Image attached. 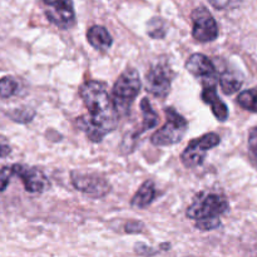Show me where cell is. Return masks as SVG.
Masks as SVG:
<instances>
[{
	"label": "cell",
	"instance_id": "obj_1",
	"mask_svg": "<svg viewBox=\"0 0 257 257\" xmlns=\"http://www.w3.org/2000/svg\"><path fill=\"white\" fill-rule=\"evenodd\" d=\"M79 95L88 114L77 119L78 127L89 141L98 143L115 130L119 114L114 107L107 84L99 80H87L79 89Z\"/></svg>",
	"mask_w": 257,
	"mask_h": 257
},
{
	"label": "cell",
	"instance_id": "obj_2",
	"mask_svg": "<svg viewBox=\"0 0 257 257\" xmlns=\"http://www.w3.org/2000/svg\"><path fill=\"white\" fill-rule=\"evenodd\" d=\"M228 211V202L225 196L218 193H202L186 211V216L195 221V226L201 231L215 230L221 225V216Z\"/></svg>",
	"mask_w": 257,
	"mask_h": 257
},
{
	"label": "cell",
	"instance_id": "obj_3",
	"mask_svg": "<svg viewBox=\"0 0 257 257\" xmlns=\"http://www.w3.org/2000/svg\"><path fill=\"white\" fill-rule=\"evenodd\" d=\"M141 78L135 68H127L112 89V100L119 115H127L141 90Z\"/></svg>",
	"mask_w": 257,
	"mask_h": 257
},
{
	"label": "cell",
	"instance_id": "obj_4",
	"mask_svg": "<svg viewBox=\"0 0 257 257\" xmlns=\"http://www.w3.org/2000/svg\"><path fill=\"white\" fill-rule=\"evenodd\" d=\"M166 123L153 133L151 142L156 147H167V146H173L180 142L186 135L188 123L183 115L176 112L175 108L170 107L166 108Z\"/></svg>",
	"mask_w": 257,
	"mask_h": 257
},
{
	"label": "cell",
	"instance_id": "obj_5",
	"mask_svg": "<svg viewBox=\"0 0 257 257\" xmlns=\"http://www.w3.org/2000/svg\"><path fill=\"white\" fill-rule=\"evenodd\" d=\"M220 142V136L216 133H206L200 138L193 140L181 155V160L185 167L195 168L202 165L208 151L217 147Z\"/></svg>",
	"mask_w": 257,
	"mask_h": 257
},
{
	"label": "cell",
	"instance_id": "obj_6",
	"mask_svg": "<svg viewBox=\"0 0 257 257\" xmlns=\"http://www.w3.org/2000/svg\"><path fill=\"white\" fill-rule=\"evenodd\" d=\"M192 37L200 43L213 42L218 37V25L210 10L205 7H198L193 10Z\"/></svg>",
	"mask_w": 257,
	"mask_h": 257
},
{
	"label": "cell",
	"instance_id": "obj_7",
	"mask_svg": "<svg viewBox=\"0 0 257 257\" xmlns=\"http://www.w3.org/2000/svg\"><path fill=\"white\" fill-rule=\"evenodd\" d=\"M72 183L78 191L94 198H102L110 191V185L104 177L98 173H82L73 171L70 173Z\"/></svg>",
	"mask_w": 257,
	"mask_h": 257
},
{
	"label": "cell",
	"instance_id": "obj_8",
	"mask_svg": "<svg viewBox=\"0 0 257 257\" xmlns=\"http://www.w3.org/2000/svg\"><path fill=\"white\" fill-rule=\"evenodd\" d=\"M147 82V90L157 98H165L170 93L172 75L171 68L163 63H158L157 65L151 68L146 75Z\"/></svg>",
	"mask_w": 257,
	"mask_h": 257
},
{
	"label": "cell",
	"instance_id": "obj_9",
	"mask_svg": "<svg viewBox=\"0 0 257 257\" xmlns=\"http://www.w3.org/2000/svg\"><path fill=\"white\" fill-rule=\"evenodd\" d=\"M45 15L52 24L62 29H69L75 24V13L70 2H44Z\"/></svg>",
	"mask_w": 257,
	"mask_h": 257
},
{
	"label": "cell",
	"instance_id": "obj_10",
	"mask_svg": "<svg viewBox=\"0 0 257 257\" xmlns=\"http://www.w3.org/2000/svg\"><path fill=\"white\" fill-rule=\"evenodd\" d=\"M13 172L14 176L22 180L25 190L30 193H39L44 191L47 187L48 180L44 176V173L38 168L28 167L24 165H13Z\"/></svg>",
	"mask_w": 257,
	"mask_h": 257
},
{
	"label": "cell",
	"instance_id": "obj_11",
	"mask_svg": "<svg viewBox=\"0 0 257 257\" xmlns=\"http://www.w3.org/2000/svg\"><path fill=\"white\" fill-rule=\"evenodd\" d=\"M185 67L192 75L197 78H205L206 80H208V78L213 77L215 74V65L212 60L201 53H195L191 55L186 60Z\"/></svg>",
	"mask_w": 257,
	"mask_h": 257
},
{
	"label": "cell",
	"instance_id": "obj_12",
	"mask_svg": "<svg viewBox=\"0 0 257 257\" xmlns=\"http://www.w3.org/2000/svg\"><path fill=\"white\" fill-rule=\"evenodd\" d=\"M202 100L208 104L212 109L213 115L217 118V120L220 122H226L228 118V109L227 105L221 100V98L218 97L217 90H216V85L213 83H208V84H203V90H202Z\"/></svg>",
	"mask_w": 257,
	"mask_h": 257
},
{
	"label": "cell",
	"instance_id": "obj_13",
	"mask_svg": "<svg viewBox=\"0 0 257 257\" xmlns=\"http://www.w3.org/2000/svg\"><path fill=\"white\" fill-rule=\"evenodd\" d=\"M87 39L94 49L100 50V52H105L109 49L113 43L109 32L100 25H93L88 29Z\"/></svg>",
	"mask_w": 257,
	"mask_h": 257
},
{
	"label": "cell",
	"instance_id": "obj_14",
	"mask_svg": "<svg viewBox=\"0 0 257 257\" xmlns=\"http://www.w3.org/2000/svg\"><path fill=\"white\" fill-rule=\"evenodd\" d=\"M156 195H157V192H156L155 183L150 180L145 181L142 186L138 188L136 195L132 197L131 205L136 208H146L152 203Z\"/></svg>",
	"mask_w": 257,
	"mask_h": 257
},
{
	"label": "cell",
	"instance_id": "obj_15",
	"mask_svg": "<svg viewBox=\"0 0 257 257\" xmlns=\"http://www.w3.org/2000/svg\"><path fill=\"white\" fill-rule=\"evenodd\" d=\"M141 109H142V127L138 131L137 135H142L146 131L152 130L156 125L158 124V114L156 113V110L153 109L152 104H151L150 99L148 98H143L142 102H141Z\"/></svg>",
	"mask_w": 257,
	"mask_h": 257
},
{
	"label": "cell",
	"instance_id": "obj_16",
	"mask_svg": "<svg viewBox=\"0 0 257 257\" xmlns=\"http://www.w3.org/2000/svg\"><path fill=\"white\" fill-rule=\"evenodd\" d=\"M220 87L225 94H233L242 87V80L231 70H225L220 75Z\"/></svg>",
	"mask_w": 257,
	"mask_h": 257
},
{
	"label": "cell",
	"instance_id": "obj_17",
	"mask_svg": "<svg viewBox=\"0 0 257 257\" xmlns=\"http://www.w3.org/2000/svg\"><path fill=\"white\" fill-rule=\"evenodd\" d=\"M236 100L243 109L257 113V87L241 92Z\"/></svg>",
	"mask_w": 257,
	"mask_h": 257
},
{
	"label": "cell",
	"instance_id": "obj_18",
	"mask_svg": "<svg viewBox=\"0 0 257 257\" xmlns=\"http://www.w3.org/2000/svg\"><path fill=\"white\" fill-rule=\"evenodd\" d=\"M18 90V82L13 77H4L0 79V99L13 97Z\"/></svg>",
	"mask_w": 257,
	"mask_h": 257
},
{
	"label": "cell",
	"instance_id": "obj_19",
	"mask_svg": "<svg viewBox=\"0 0 257 257\" xmlns=\"http://www.w3.org/2000/svg\"><path fill=\"white\" fill-rule=\"evenodd\" d=\"M148 35L156 39H160L163 38L166 34V28H165V22H163L161 18H152L148 23Z\"/></svg>",
	"mask_w": 257,
	"mask_h": 257
},
{
	"label": "cell",
	"instance_id": "obj_20",
	"mask_svg": "<svg viewBox=\"0 0 257 257\" xmlns=\"http://www.w3.org/2000/svg\"><path fill=\"white\" fill-rule=\"evenodd\" d=\"M13 176H14V172H13L12 166H5L0 168V192L7 190Z\"/></svg>",
	"mask_w": 257,
	"mask_h": 257
},
{
	"label": "cell",
	"instance_id": "obj_21",
	"mask_svg": "<svg viewBox=\"0 0 257 257\" xmlns=\"http://www.w3.org/2000/svg\"><path fill=\"white\" fill-rule=\"evenodd\" d=\"M10 117H12L15 122L27 123L30 122V119L34 117V112L29 109H15L14 112L10 114Z\"/></svg>",
	"mask_w": 257,
	"mask_h": 257
},
{
	"label": "cell",
	"instance_id": "obj_22",
	"mask_svg": "<svg viewBox=\"0 0 257 257\" xmlns=\"http://www.w3.org/2000/svg\"><path fill=\"white\" fill-rule=\"evenodd\" d=\"M248 150H250L251 158L257 166V127L252 128L248 135Z\"/></svg>",
	"mask_w": 257,
	"mask_h": 257
},
{
	"label": "cell",
	"instance_id": "obj_23",
	"mask_svg": "<svg viewBox=\"0 0 257 257\" xmlns=\"http://www.w3.org/2000/svg\"><path fill=\"white\" fill-rule=\"evenodd\" d=\"M125 232L127 233H140L142 232L145 226L142 222H138V221H131L125 225Z\"/></svg>",
	"mask_w": 257,
	"mask_h": 257
},
{
	"label": "cell",
	"instance_id": "obj_24",
	"mask_svg": "<svg viewBox=\"0 0 257 257\" xmlns=\"http://www.w3.org/2000/svg\"><path fill=\"white\" fill-rule=\"evenodd\" d=\"M12 153V147L5 137L0 136V158L8 157Z\"/></svg>",
	"mask_w": 257,
	"mask_h": 257
}]
</instances>
